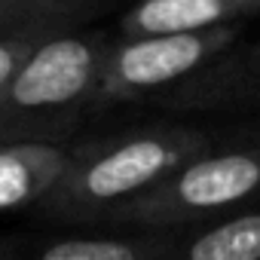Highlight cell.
Wrapping results in <instances>:
<instances>
[{"label": "cell", "instance_id": "9c48e42d", "mask_svg": "<svg viewBox=\"0 0 260 260\" xmlns=\"http://www.w3.org/2000/svg\"><path fill=\"white\" fill-rule=\"evenodd\" d=\"M178 260H260V199L181 230Z\"/></svg>", "mask_w": 260, "mask_h": 260}, {"label": "cell", "instance_id": "8992f818", "mask_svg": "<svg viewBox=\"0 0 260 260\" xmlns=\"http://www.w3.org/2000/svg\"><path fill=\"white\" fill-rule=\"evenodd\" d=\"M77 138H0V214L37 211L77 156Z\"/></svg>", "mask_w": 260, "mask_h": 260}, {"label": "cell", "instance_id": "8fae6325", "mask_svg": "<svg viewBox=\"0 0 260 260\" xmlns=\"http://www.w3.org/2000/svg\"><path fill=\"white\" fill-rule=\"evenodd\" d=\"M58 28H46V31H28V34H10V37H0V89L4 83L13 77V71L22 64V58L46 37Z\"/></svg>", "mask_w": 260, "mask_h": 260}, {"label": "cell", "instance_id": "52a82bcc", "mask_svg": "<svg viewBox=\"0 0 260 260\" xmlns=\"http://www.w3.org/2000/svg\"><path fill=\"white\" fill-rule=\"evenodd\" d=\"M181 230L101 223V230L55 233L28 245L31 260H178Z\"/></svg>", "mask_w": 260, "mask_h": 260}, {"label": "cell", "instance_id": "3957f363", "mask_svg": "<svg viewBox=\"0 0 260 260\" xmlns=\"http://www.w3.org/2000/svg\"><path fill=\"white\" fill-rule=\"evenodd\" d=\"M260 199V128L226 132L104 223L190 230Z\"/></svg>", "mask_w": 260, "mask_h": 260}, {"label": "cell", "instance_id": "30bf717a", "mask_svg": "<svg viewBox=\"0 0 260 260\" xmlns=\"http://www.w3.org/2000/svg\"><path fill=\"white\" fill-rule=\"evenodd\" d=\"M89 10V0H0V37L71 28Z\"/></svg>", "mask_w": 260, "mask_h": 260}, {"label": "cell", "instance_id": "5b68a950", "mask_svg": "<svg viewBox=\"0 0 260 260\" xmlns=\"http://www.w3.org/2000/svg\"><path fill=\"white\" fill-rule=\"evenodd\" d=\"M156 107L166 113H233L260 107V37H239L196 80L166 95Z\"/></svg>", "mask_w": 260, "mask_h": 260}, {"label": "cell", "instance_id": "ba28073f", "mask_svg": "<svg viewBox=\"0 0 260 260\" xmlns=\"http://www.w3.org/2000/svg\"><path fill=\"white\" fill-rule=\"evenodd\" d=\"M260 13V0H138L119 19V34H169L242 25Z\"/></svg>", "mask_w": 260, "mask_h": 260}, {"label": "cell", "instance_id": "7a4b0ae2", "mask_svg": "<svg viewBox=\"0 0 260 260\" xmlns=\"http://www.w3.org/2000/svg\"><path fill=\"white\" fill-rule=\"evenodd\" d=\"M107 46L98 31L46 34L0 89V138H74L95 107Z\"/></svg>", "mask_w": 260, "mask_h": 260}, {"label": "cell", "instance_id": "7c38bea8", "mask_svg": "<svg viewBox=\"0 0 260 260\" xmlns=\"http://www.w3.org/2000/svg\"><path fill=\"white\" fill-rule=\"evenodd\" d=\"M28 245H31V239H22V236H0V260L28 257Z\"/></svg>", "mask_w": 260, "mask_h": 260}, {"label": "cell", "instance_id": "277c9868", "mask_svg": "<svg viewBox=\"0 0 260 260\" xmlns=\"http://www.w3.org/2000/svg\"><path fill=\"white\" fill-rule=\"evenodd\" d=\"M239 37L242 25L169 34H119V40H110L107 46L92 113L113 104L156 107L166 95L196 80Z\"/></svg>", "mask_w": 260, "mask_h": 260}, {"label": "cell", "instance_id": "6da1fadb", "mask_svg": "<svg viewBox=\"0 0 260 260\" xmlns=\"http://www.w3.org/2000/svg\"><path fill=\"white\" fill-rule=\"evenodd\" d=\"M217 138L190 122H147L98 141H83L64 178L37 205L58 223H104Z\"/></svg>", "mask_w": 260, "mask_h": 260}]
</instances>
